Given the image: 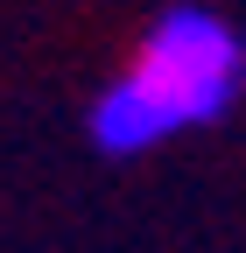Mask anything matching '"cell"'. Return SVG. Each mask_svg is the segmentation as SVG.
<instances>
[{
    "label": "cell",
    "instance_id": "cell-1",
    "mask_svg": "<svg viewBox=\"0 0 246 253\" xmlns=\"http://www.w3.org/2000/svg\"><path fill=\"white\" fill-rule=\"evenodd\" d=\"M239 91H246V36L197 0H176L148 21L134 63L91 99L84 126L91 148L106 155H148L176 134L218 126L239 106Z\"/></svg>",
    "mask_w": 246,
    "mask_h": 253
}]
</instances>
